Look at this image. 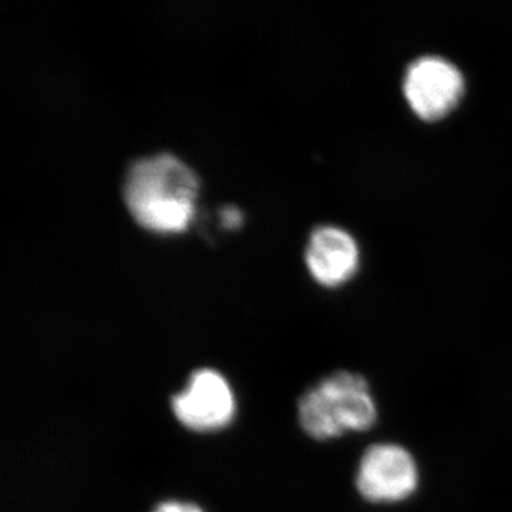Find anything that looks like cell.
I'll return each instance as SVG.
<instances>
[{
    "instance_id": "obj_5",
    "label": "cell",
    "mask_w": 512,
    "mask_h": 512,
    "mask_svg": "<svg viewBox=\"0 0 512 512\" xmlns=\"http://www.w3.org/2000/svg\"><path fill=\"white\" fill-rule=\"evenodd\" d=\"M175 419L198 433L227 427L234 419L235 396L228 380L214 369L192 373L183 392L171 400Z\"/></svg>"
},
{
    "instance_id": "obj_2",
    "label": "cell",
    "mask_w": 512,
    "mask_h": 512,
    "mask_svg": "<svg viewBox=\"0 0 512 512\" xmlns=\"http://www.w3.org/2000/svg\"><path fill=\"white\" fill-rule=\"evenodd\" d=\"M376 403L365 377L333 373L306 390L298 404L303 431L316 440H329L375 424Z\"/></svg>"
},
{
    "instance_id": "obj_4",
    "label": "cell",
    "mask_w": 512,
    "mask_h": 512,
    "mask_svg": "<svg viewBox=\"0 0 512 512\" xmlns=\"http://www.w3.org/2000/svg\"><path fill=\"white\" fill-rule=\"evenodd\" d=\"M403 92L420 119L436 121L446 117L460 103L464 77L453 63L441 57H420L407 69Z\"/></svg>"
},
{
    "instance_id": "obj_6",
    "label": "cell",
    "mask_w": 512,
    "mask_h": 512,
    "mask_svg": "<svg viewBox=\"0 0 512 512\" xmlns=\"http://www.w3.org/2000/svg\"><path fill=\"white\" fill-rule=\"evenodd\" d=\"M305 259L318 284L335 288L356 274L359 248L352 235L343 229L320 227L309 238Z\"/></svg>"
},
{
    "instance_id": "obj_1",
    "label": "cell",
    "mask_w": 512,
    "mask_h": 512,
    "mask_svg": "<svg viewBox=\"0 0 512 512\" xmlns=\"http://www.w3.org/2000/svg\"><path fill=\"white\" fill-rule=\"evenodd\" d=\"M200 181L174 154L140 158L128 167L123 197L140 227L157 234H177L194 217Z\"/></svg>"
},
{
    "instance_id": "obj_8",
    "label": "cell",
    "mask_w": 512,
    "mask_h": 512,
    "mask_svg": "<svg viewBox=\"0 0 512 512\" xmlns=\"http://www.w3.org/2000/svg\"><path fill=\"white\" fill-rule=\"evenodd\" d=\"M222 217L228 222V227H237L239 221H241V212L235 210V208H227Z\"/></svg>"
},
{
    "instance_id": "obj_3",
    "label": "cell",
    "mask_w": 512,
    "mask_h": 512,
    "mask_svg": "<svg viewBox=\"0 0 512 512\" xmlns=\"http://www.w3.org/2000/svg\"><path fill=\"white\" fill-rule=\"evenodd\" d=\"M419 470L412 454L397 444L367 448L357 468L359 493L372 503H397L416 491Z\"/></svg>"
},
{
    "instance_id": "obj_7",
    "label": "cell",
    "mask_w": 512,
    "mask_h": 512,
    "mask_svg": "<svg viewBox=\"0 0 512 512\" xmlns=\"http://www.w3.org/2000/svg\"><path fill=\"white\" fill-rule=\"evenodd\" d=\"M154 512H204L200 507L192 503H183V501H165L158 505Z\"/></svg>"
}]
</instances>
